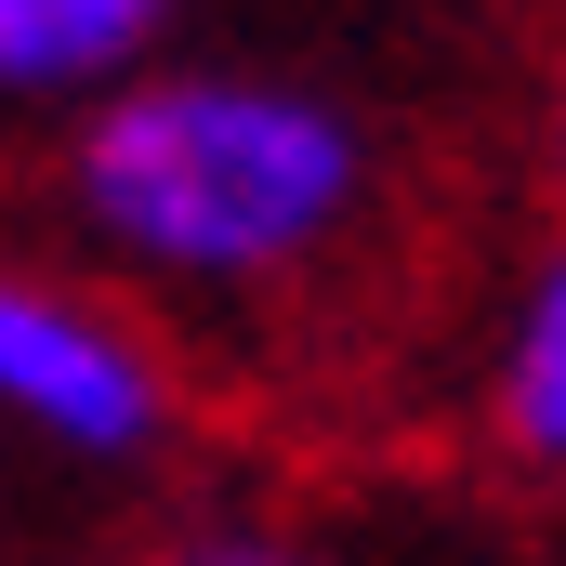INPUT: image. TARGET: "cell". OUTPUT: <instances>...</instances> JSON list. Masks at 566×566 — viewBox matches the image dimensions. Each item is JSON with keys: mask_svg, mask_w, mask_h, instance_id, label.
Returning a JSON list of instances; mask_svg holds the SVG:
<instances>
[{"mask_svg": "<svg viewBox=\"0 0 566 566\" xmlns=\"http://www.w3.org/2000/svg\"><path fill=\"white\" fill-rule=\"evenodd\" d=\"M0 527H13V501H0Z\"/></svg>", "mask_w": 566, "mask_h": 566, "instance_id": "52a82bcc", "label": "cell"}, {"mask_svg": "<svg viewBox=\"0 0 566 566\" xmlns=\"http://www.w3.org/2000/svg\"><path fill=\"white\" fill-rule=\"evenodd\" d=\"M158 53H185L171 0H0V106L93 119L106 93H133Z\"/></svg>", "mask_w": 566, "mask_h": 566, "instance_id": "3957f363", "label": "cell"}, {"mask_svg": "<svg viewBox=\"0 0 566 566\" xmlns=\"http://www.w3.org/2000/svg\"><path fill=\"white\" fill-rule=\"evenodd\" d=\"M145 566H329V554H303L277 527H185V541H158Z\"/></svg>", "mask_w": 566, "mask_h": 566, "instance_id": "5b68a950", "label": "cell"}, {"mask_svg": "<svg viewBox=\"0 0 566 566\" xmlns=\"http://www.w3.org/2000/svg\"><path fill=\"white\" fill-rule=\"evenodd\" d=\"M0 434L66 474H145L185 434V369L106 277L0 251Z\"/></svg>", "mask_w": 566, "mask_h": 566, "instance_id": "7a4b0ae2", "label": "cell"}, {"mask_svg": "<svg viewBox=\"0 0 566 566\" xmlns=\"http://www.w3.org/2000/svg\"><path fill=\"white\" fill-rule=\"evenodd\" d=\"M541 185H554V224H566V40L541 66Z\"/></svg>", "mask_w": 566, "mask_h": 566, "instance_id": "8992f818", "label": "cell"}, {"mask_svg": "<svg viewBox=\"0 0 566 566\" xmlns=\"http://www.w3.org/2000/svg\"><path fill=\"white\" fill-rule=\"evenodd\" d=\"M474 422L514 474L566 488V224L527 251V277L501 290V329H488V382H474Z\"/></svg>", "mask_w": 566, "mask_h": 566, "instance_id": "277c9868", "label": "cell"}, {"mask_svg": "<svg viewBox=\"0 0 566 566\" xmlns=\"http://www.w3.org/2000/svg\"><path fill=\"white\" fill-rule=\"evenodd\" d=\"M53 198L106 277L185 290V303H264L343 264V238L369 224L382 119L316 66L158 53L133 93L66 119Z\"/></svg>", "mask_w": 566, "mask_h": 566, "instance_id": "6da1fadb", "label": "cell"}]
</instances>
